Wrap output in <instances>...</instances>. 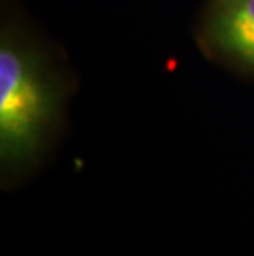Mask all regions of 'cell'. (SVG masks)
I'll return each instance as SVG.
<instances>
[{"label": "cell", "instance_id": "cell-1", "mask_svg": "<svg viewBox=\"0 0 254 256\" xmlns=\"http://www.w3.org/2000/svg\"><path fill=\"white\" fill-rule=\"evenodd\" d=\"M58 88L38 55L3 35L0 45V162L3 177L41 159L58 118Z\"/></svg>", "mask_w": 254, "mask_h": 256}, {"label": "cell", "instance_id": "cell-2", "mask_svg": "<svg viewBox=\"0 0 254 256\" xmlns=\"http://www.w3.org/2000/svg\"><path fill=\"white\" fill-rule=\"evenodd\" d=\"M207 36L221 55L254 72V0H215Z\"/></svg>", "mask_w": 254, "mask_h": 256}]
</instances>
